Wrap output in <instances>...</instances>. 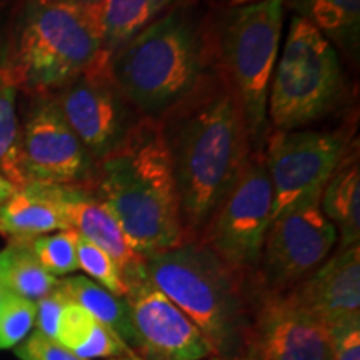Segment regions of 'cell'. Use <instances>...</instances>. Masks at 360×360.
I'll return each instance as SVG.
<instances>
[{"mask_svg":"<svg viewBox=\"0 0 360 360\" xmlns=\"http://www.w3.org/2000/svg\"><path fill=\"white\" fill-rule=\"evenodd\" d=\"M172 162L180 217L188 233L205 229L250 155L240 103L222 72L160 119Z\"/></svg>","mask_w":360,"mask_h":360,"instance_id":"6da1fadb","label":"cell"},{"mask_svg":"<svg viewBox=\"0 0 360 360\" xmlns=\"http://www.w3.org/2000/svg\"><path fill=\"white\" fill-rule=\"evenodd\" d=\"M90 187L142 257L187 242L160 120L141 117L122 142L96 162Z\"/></svg>","mask_w":360,"mask_h":360,"instance_id":"7a4b0ae2","label":"cell"},{"mask_svg":"<svg viewBox=\"0 0 360 360\" xmlns=\"http://www.w3.org/2000/svg\"><path fill=\"white\" fill-rule=\"evenodd\" d=\"M147 278L200 328L214 355L233 357L250 323L245 276L202 240L146 257Z\"/></svg>","mask_w":360,"mask_h":360,"instance_id":"3957f363","label":"cell"},{"mask_svg":"<svg viewBox=\"0 0 360 360\" xmlns=\"http://www.w3.org/2000/svg\"><path fill=\"white\" fill-rule=\"evenodd\" d=\"M207 52L193 22L170 12L110 56V72L135 110L160 120L204 82Z\"/></svg>","mask_w":360,"mask_h":360,"instance_id":"277c9868","label":"cell"},{"mask_svg":"<svg viewBox=\"0 0 360 360\" xmlns=\"http://www.w3.org/2000/svg\"><path fill=\"white\" fill-rule=\"evenodd\" d=\"M101 4L29 0L2 69L13 87L45 96L82 74L102 51Z\"/></svg>","mask_w":360,"mask_h":360,"instance_id":"5b68a950","label":"cell"},{"mask_svg":"<svg viewBox=\"0 0 360 360\" xmlns=\"http://www.w3.org/2000/svg\"><path fill=\"white\" fill-rule=\"evenodd\" d=\"M285 4L287 0L238 4L225 15L220 29V72L238 98L254 150L262 148Z\"/></svg>","mask_w":360,"mask_h":360,"instance_id":"8992f818","label":"cell"},{"mask_svg":"<svg viewBox=\"0 0 360 360\" xmlns=\"http://www.w3.org/2000/svg\"><path fill=\"white\" fill-rule=\"evenodd\" d=\"M342 90L337 49L300 15H292L287 40L274 69L267 117L277 130H294L332 110Z\"/></svg>","mask_w":360,"mask_h":360,"instance_id":"52a82bcc","label":"cell"},{"mask_svg":"<svg viewBox=\"0 0 360 360\" xmlns=\"http://www.w3.org/2000/svg\"><path fill=\"white\" fill-rule=\"evenodd\" d=\"M274 220V191L262 148L252 150L217 212L205 225L202 242L225 264L244 274L259 267Z\"/></svg>","mask_w":360,"mask_h":360,"instance_id":"ba28073f","label":"cell"},{"mask_svg":"<svg viewBox=\"0 0 360 360\" xmlns=\"http://www.w3.org/2000/svg\"><path fill=\"white\" fill-rule=\"evenodd\" d=\"M110 56L102 49L87 69L53 97L65 122L96 162L119 146L143 117L114 82Z\"/></svg>","mask_w":360,"mask_h":360,"instance_id":"9c48e42d","label":"cell"},{"mask_svg":"<svg viewBox=\"0 0 360 360\" xmlns=\"http://www.w3.org/2000/svg\"><path fill=\"white\" fill-rule=\"evenodd\" d=\"M339 132L276 130L264 150L274 191V219L295 207L321 202L323 187L344 157Z\"/></svg>","mask_w":360,"mask_h":360,"instance_id":"30bf717a","label":"cell"},{"mask_svg":"<svg viewBox=\"0 0 360 360\" xmlns=\"http://www.w3.org/2000/svg\"><path fill=\"white\" fill-rule=\"evenodd\" d=\"M337 229L309 202L272 220L260 254L259 270L265 292L283 294L326 262L337 244Z\"/></svg>","mask_w":360,"mask_h":360,"instance_id":"8fae6325","label":"cell"},{"mask_svg":"<svg viewBox=\"0 0 360 360\" xmlns=\"http://www.w3.org/2000/svg\"><path fill=\"white\" fill-rule=\"evenodd\" d=\"M20 160L27 184L90 187L96 160L65 122L53 97L40 101L20 129Z\"/></svg>","mask_w":360,"mask_h":360,"instance_id":"7c38bea8","label":"cell"},{"mask_svg":"<svg viewBox=\"0 0 360 360\" xmlns=\"http://www.w3.org/2000/svg\"><path fill=\"white\" fill-rule=\"evenodd\" d=\"M242 349L245 360H334L330 327L285 294L269 292L252 314Z\"/></svg>","mask_w":360,"mask_h":360,"instance_id":"4fadbf2b","label":"cell"},{"mask_svg":"<svg viewBox=\"0 0 360 360\" xmlns=\"http://www.w3.org/2000/svg\"><path fill=\"white\" fill-rule=\"evenodd\" d=\"M135 349L146 360H200L214 355L209 340L186 314L150 282L129 290Z\"/></svg>","mask_w":360,"mask_h":360,"instance_id":"5bb4252c","label":"cell"},{"mask_svg":"<svg viewBox=\"0 0 360 360\" xmlns=\"http://www.w3.org/2000/svg\"><path fill=\"white\" fill-rule=\"evenodd\" d=\"M328 327L360 319V247L339 249L307 278L283 292Z\"/></svg>","mask_w":360,"mask_h":360,"instance_id":"9a60e30c","label":"cell"},{"mask_svg":"<svg viewBox=\"0 0 360 360\" xmlns=\"http://www.w3.org/2000/svg\"><path fill=\"white\" fill-rule=\"evenodd\" d=\"M58 199L69 229L87 238L114 260L129 290L148 281L146 257L130 247L115 215L98 199L92 187L58 186Z\"/></svg>","mask_w":360,"mask_h":360,"instance_id":"2e32d148","label":"cell"},{"mask_svg":"<svg viewBox=\"0 0 360 360\" xmlns=\"http://www.w3.org/2000/svg\"><path fill=\"white\" fill-rule=\"evenodd\" d=\"M56 231H69L58 186L30 182L0 205V233L12 240H32Z\"/></svg>","mask_w":360,"mask_h":360,"instance_id":"e0dca14e","label":"cell"},{"mask_svg":"<svg viewBox=\"0 0 360 360\" xmlns=\"http://www.w3.org/2000/svg\"><path fill=\"white\" fill-rule=\"evenodd\" d=\"M321 210L334 224L339 249L357 245L360 240V170L359 160L340 162L321 195Z\"/></svg>","mask_w":360,"mask_h":360,"instance_id":"ac0fdd59","label":"cell"},{"mask_svg":"<svg viewBox=\"0 0 360 360\" xmlns=\"http://www.w3.org/2000/svg\"><path fill=\"white\" fill-rule=\"evenodd\" d=\"M57 290L70 302L87 310L102 326L110 328L130 349L135 347L137 339H135L132 315L125 297L114 295L84 276L62 278L57 283Z\"/></svg>","mask_w":360,"mask_h":360,"instance_id":"d6986e66","label":"cell"},{"mask_svg":"<svg viewBox=\"0 0 360 360\" xmlns=\"http://www.w3.org/2000/svg\"><path fill=\"white\" fill-rule=\"evenodd\" d=\"M290 7L317 27L335 49L359 52L360 0H290Z\"/></svg>","mask_w":360,"mask_h":360,"instance_id":"ffe728a7","label":"cell"},{"mask_svg":"<svg viewBox=\"0 0 360 360\" xmlns=\"http://www.w3.org/2000/svg\"><path fill=\"white\" fill-rule=\"evenodd\" d=\"M0 274L8 292L32 302L51 294L58 283V278L40 265L30 240H12L0 252Z\"/></svg>","mask_w":360,"mask_h":360,"instance_id":"44dd1931","label":"cell"},{"mask_svg":"<svg viewBox=\"0 0 360 360\" xmlns=\"http://www.w3.org/2000/svg\"><path fill=\"white\" fill-rule=\"evenodd\" d=\"M159 0H102V49L115 52L155 19Z\"/></svg>","mask_w":360,"mask_h":360,"instance_id":"7402d4cb","label":"cell"},{"mask_svg":"<svg viewBox=\"0 0 360 360\" xmlns=\"http://www.w3.org/2000/svg\"><path fill=\"white\" fill-rule=\"evenodd\" d=\"M17 89L0 69V175L19 191L27 186L20 160V127L15 110Z\"/></svg>","mask_w":360,"mask_h":360,"instance_id":"603a6c76","label":"cell"},{"mask_svg":"<svg viewBox=\"0 0 360 360\" xmlns=\"http://www.w3.org/2000/svg\"><path fill=\"white\" fill-rule=\"evenodd\" d=\"M77 238L75 231H58L53 236H40L30 240L35 257L53 277L67 276L79 269Z\"/></svg>","mask_w":360,"mask_h":360,"instance_id":"cb8c5ba5","label":"cell"},{"mask_svg":"<svg viewBox=\"0 0 360 360\" xmlns=\"http://www.w3.org/2000/svg\"><path fill=\"white\" fill-rule=\"evenodd\" d=\"M77 262L79 269H82L103 289L112 292L117 297H127L129 289L114 260L102 249H98L97 245H94L92 242L80 236L77 238Z\"/></svg>","mask_w":360,"mask_h":360,"instance_id":"d4e9b609","label":"cell"},{"mask_svg":"<svg viewBox=\"0 0 360 360\" xmlns=\"http://www.w3.org/2000/svg\"><path fill=\"white\" fill-rule=\"evenodd\" d=\"M35 302L8 292L0 302V350L19 345L35 323Z\"/></svg>","mask_w":360,"mask_h":360,"instance_id":"484cf974","label":"cell"},{"mask_svg":"<svg viewBox=\"0 0 360 360\" xmlns=\"http://www.w3.org/2000/svg\"><path fill=\"white\" fill-rule=\"evenodd\" d=\"M96 323L97 321L87 310L69 300V304L62 310L53 340L70 352H75L92 334Z\"/></svg>","mask_w":360,"mask_h":360,"instance_id":"4316f807","label":"cell"},{"mask_svg":"<svg viewBox=\"0 0 360 360\" xmlns=\"http://www.w3.org/2000/svg\"><path fill=\"white\" fill-rule=\"evenodd\" d=\"M130 347L125 342L120 339L119 335L114 334L110 328H107L105 326H102L101 322L96 323L94 327L92 334L82 347H79L75 352V355L79 357L87 359V360H94V359H120L127 355V350Z\"/></svg>","mask_w":360,"mask_h":360,"instance_id":"83f0119b","label":"cell"},{"mask_svg":"<svg viewBox=\"0 0 360 360\" xmlns=\"http://www.w3.org/2000/svg\"><path fill=\"white\" fill-rule=\"evenodd\" d=\"M17 357L20 360H87L79 357V355L72 354L70 350H67L58 345L56 340L49 339L42 334H39L37 330L34 332L29 339H25L19 347L15 349ZM112 360H130L127 355L120 359H112Z\"/></svg>","mask_w":360,"mask_h":360,"instance_id":"f1b7e54d","label":"cell"},{"mask_svg":"<svg viewBox=\"0 0 360 360\" xmlns=\"http://www.w3.org/2000/svg\"><path fill=\"white\" fill-rule=\"evenodd\" d=\"M69 304V299L57 290V287L51 294L42 297V299L35 302V326H37V332L49 339H56V332L58 321H60L62 310Z\"/></svg>","mask_w":360,"mask_h":360,"instance_id":"f546056e","label":"cell"},{"mask_svg":"<svg viewBox=\"0 0 360 360\" xmlns=\"http://www.w3.org/2000/svg\"><path fill=\"white\" fill-rule=\"evenodd\" d=\"M334 360H360V319L330 328Z\"/></svg>","mask_w":360,"mask_h":360,"instance_id":"4dcf8cb0","label":"cell"},{"mask_svg":"<svg viewBox=\"0 0 360 360\" xmlns=\"http://www.w3.org/2000/svg\"><path fill=\"white\" fill-rule=\"evenodd\" d=\"M15 192H17V188L13 187L7 179H4L2 175H0V205L11 199Z\"/></svg>","mask_w":360,"mask_h":360,"instance_id":"1f68e13d","label":"cell"},{"mask_svg":"<svg viewBox=\"0 0 360 360\" xmlns=\"http://www.w3.org/2000/svg\"><path fill=\"white\" fill-rule=\"evenodd\" d=\"M53 2L72 4V6H96V4H101L102 0H53Z\"/></svg>","mask_w":360,"mask_h":360,"instance_id":"d6a6232c","label":"cell"},{"mask_svg":"<svg viewBox=\"0 0 360 360\" xmlns=\"http://www.w3.org/2000/svg\"><path fill=\"white\" fill-rule=\"evenodd\" d=\"M8 294V289L6 287V283H4V278H2V274H0V302H2L4 299H6V295Z\"/></svg>","mask_w":360,"mask_h":360,"instance_id":"836d02e7","label":"cell"},{"mask_svg":"<svg viewBox=\"0 0 360 360\" xmlns=\"http://www.w3.org/2000/svg\"><path fill=\"white\" fill-rule=\"evenodd\" d=\"M127 357H129L130 360H146L143 357H141V355H139L137 352H135L134 349H129V350H127Z\"/></svg>","mask_w":360,"mask_h":360,"instance_id":"e575fe53","label":"cell"},{"mask_svg":"<svg viewBox=\"0 0 360 360\" xmlns=\"http://www.w3.org/2000/svg\"><path fill=\"white\" fill-rule=\"evenodd\" d=\"M174 2H177V0H159V4H160V8H165V7L172 6Z\"/></svg>","mask_w":360,"mask_h":360,"instance_id":"d590c367","label":"cell"},{"mask_svg":"<svg viewBox=\"0 0 360 360\" xmlns=\"http://www.w3.org/2000/svg\"><path fill=\"white\" fill-rule=\"evenodd\" d=\"M210 360H245V359H242V357H215Z\"/></svg>","mask_w":360,"mask_h":360,"instance_id":"8d00e7d4","label":"cell"},{"mask_svg":"<svg viewBox=\"0 0 360 360\" xmlns=\"http://www.w3.org/2000/svg\"><path fill=\"white\" fill-rule=\"evenodd\" d=\"M233 6H238V4H247V2H254V0H232Z\"/></svg>","mask_w":360,"mask_h":360,"instance_id":"74e56055","label":"cell"}]
</instances>
